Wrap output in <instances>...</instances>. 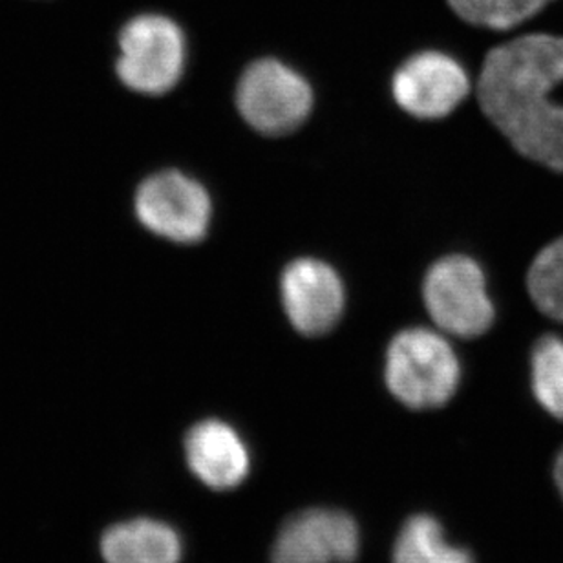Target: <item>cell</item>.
Wrapping results in <instances>:
<instances>
[{
    "label": "cell",
    "instance_id": "1",
    "mask_svg": "<svg viewBox=\"0 0 563 563\" xmlns=\"http://www.w3.org/2000/svg\"><path fill=\"white\" fill-rule=\"evenodd\" d=\"M563 82V37L531 33L496 46L483 60L477 99L516 151L563 170V107L551 92Z\"/></svg>",
    "mask_w": 563,
    "mask_h": 563
},
{
    "label": "cell",
    "instance_id": "3",
    "mask_svg": "<svg viewBox=\"0 0 563 563\" xmlns=\"http://www.w3.org/2000/svg\"><path fill=\"white\" fill-rule=\"evenodd\" d=\"M185 57L181 27L168 16L146 13L134 16L121 30L115 71L134 92L162 96L178 85Z\"/></svg>",
    "mask_w": 563,
    "mask_h": 563
},
{
    "label": "cell",
    "instance_id": "9",
    "mask_svg": "<svg viewBox=\"0 0 563 563\" xmlns=\"http://www.w3.org/2000/svg\"><path fill=\"white\" fill-rule=\"evenodd\" d=\"M282 302L295 330L302 335H322L341 319L344 287L333 267L300 258L282 275Z\"/></svg>",
    "mask_w": 563,
    "mask_h": 563
},
{
    "label": "cell",
    "instance_id": "8",
    "mask_svg": "<svg viewBox=\"0 0 563 563\" xmlns=\"http://www.w3.org/2000/svg\"><path fill=\"white\" fill-rule=\"evenodd\" d=\"M397 104L421 120H441L471 92L465 68L454 57L428 49L405 63L391 81Z\"/></svg>",
    "mask_w": 563,
    "mask_h": 563
},
{
    "label": "cell",
    "instance_id": "6",
    "mask_svg": "<svg viewBox=\"0 0 563 563\" xmlns=\"http://www.w3.org/2000/svg\"><path fill=\"white\" fill-rule=\"evenodd\" d=\"M136 214L157 236L195 244L209 229L211 198L196 179L178 170H163L140 185Z\"/></svg>",
    "mask_w": 563,
    "mask_h": 563
},
{
    "label": "cell",
    "instance_id": "16",
    "mask_svg": "<svg viewBox=\"0 0 563 563\" xmlns=\"http://www.w3.org/2000/svg\"><path fill=\"white\" fill-rule=\"evenodd\" d=\"M554 477H556L560 493H562L563 496V450L560 452L559 460H556V466H554Z\"/></svg>",
    "mask_w": 563,
    "mask_h": 563
},
{
    "label": "cell",
    "instance_id": "7",
    "mask_svg": "<svg viewBox=\"0 0 563 563\" xmlns=\"http://www.w3.org/2000/svg\"><path fill=\"white\" fill-rule=\"evenodd\" d=\"M361 549L357 521L336 509H308L282 526L272 563H353Z\"/></svg>",
    "mask_w": 563,
    "mask_h": 563
},
{
    "label": "cell",
    "instance_id": "14",
    "mask_svg": "<svg viewBox=\"0 0 563 563\" xmlns=\"http://www.w3.org/2000/svg\"><path fill=\"white\" fill-rule=\"evenodd\" d=\"M527 286L543 314L563 320V236L540 251L529 269Z\"/></svg>",
    "mask_w": 563,
    "mask_h": 563
},
{
    "label": "cell",
    "instance_id": "12",
    "mask_svg": "<svg viewBox=\"0 0 563 563\" xmlns=\"http://www.w3.org/2000/svg\"><path fill=\"white\" fill-rule=\"evenodd\" d=\"M391 559L394 563H474V556L452 545L441 523L428 515L412 516L402 526Z\"/></svg>",
    "mask_w": 563,
    "mask_h": 563
},
{
    "label": "cell",
    "instance_id": "10",
    "mask_svg": "<svg viewBox=\"0 0 563 563\" xmlns=\"http://www.w3.org/2000/svg\"><path fill=\"white\" fill-rule=\"evenodd\" d=\"M190 472L212 490H231L250 476L251 455L244 439L228 422H196L185 435Z\"/></svg>",
    "mask_w": 563,
    "mask_h": 563
},
{
    "label": "cell",
    "instance_id": "2",
    "mask_svg": "<svg viewBox=\"0 0 563 563\" xmlns=\"http://www.w3.org/2000/svg\"><path fill=\"white\" fill-rule=\"evenodd\" d=\"M460 361L449 341L424 328L405 330L386 355V385L412 410L443 407L460 386Z\"/></svg>",
    "mask_w": 563,
    "mask_h": 563
},
{
    "label": "cell",
    "instance_id": "5",
    "mask_svg": "<svg viewBox=\"0 0 563 563\" xmlns=\"http://www.w3.org/2000/svg\"><path fill=\"white\" fill-rule=\"evenodd\" d=\"M240 114L266 136H284L308 120L313 92L300 74L277 59H261L244 71L236 92Z\"/></svg>",
    "mask_w": 563,
    "mask_h": 563
},
{
    "label": "cell",
    "instance_id": "4",
    "mask_svg": "<svg viewBox=\"0 0 563 563\" xmlns=\"http://www.w3.org/2000/svg\"><path fill=\"white\" fill-rule=\"evenodd\" d=\"M422 297L433 322L450 335L472 339L493 325L487 280L468 256L450 255L435 262L424 278Z\"/></svg>",
    "mask_w": 563,
    "mask_h": 563
},
{
    "label": "cell",
    "instance_id": "15",
    "mask_svg": "<svg viewBox=\"0 0 563 563\" xmlns=\"http://www.w3.org/2000/svg\"><path fill=\"white\" fill-rule=\"evenodd\" d=\"M532 390L554 418L563 421V341L543 336L532 352Z\"/></svg>",
    "mask_w": 563,
    "mask_h": 563
},
{
    "label": "cell",
    "instance_id": "11",
    "mask_svg": "<svg viewBox=\"0 0 563 563\" xmlns=\"http://www.w3.org/2000/svg\"><path fill=\"white\" fill-rule=\"evenodd\" d=\"M101 554L104 563H181L184 543L165 521L136 518L104 531Z\"/></svg>",
    "mask_w": 563,
    "mask_h": 563
},
{
    "label": "cell",
    "instance_id": "13",
    "mask_svg": "<svg viewBox=\"0 0 563 563\" xmlns=\"http://www.w3.org/2000/svg\"><path fill=\"white\" fill-rule=\"evenodd\" d=\"M553 0H449L463 21L490 30L520 26Z\"/></svg>",
    "mask_w": 563,
    "mask_h": 563
}]
</instances>
